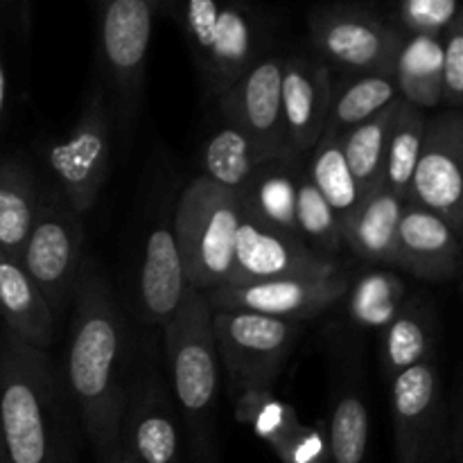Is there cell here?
<instances>
[{"instance_id":"1f68e13d","label":"cell","mask_w":463,"mask_h":463,"mask_svg":"<svg viewBox=\"0 0 463 463\" xmlns=\"http://www.w3.org/2000/svg\"><path fill=\"white\" fill-rule=\"evenodd\" d=\"M425 127H428L425 109L414 107V104L405 102L401 98L396 120H393L392 131H389L383 179H380L384 188L392 190L401 199L410 197L411 176H414L416 161H419Z\"/></svg>"},{"instance_id":"9a60e30c","label":"cell","mask_w":463,"mask_h":463,"mask_svg":"<svg viewBox=\"0 0 463 463\" xmlns=\"http://www.w3.org/2000/svg\"><path fill=\"white\" fill-rule=\"evenodd\" d=\"M226 122L262 143L292 156L283 122V57H258L224 93L217 98Z\"/></svg>"},{"instance_id":"4fadbf2b","label":"cell","mask_w":463,"mask_h":463,"mask_svg":"<svg viewBox=\"0 0 463 463\" xmlns=\"http://www.w3.org/2000/svg\"><path fill=\"white\" fill-rule=\"evenodd\" d=\"M348 285H351V274L339 271L321 279H279L249 285H222L203 297L211 310L256 312V315L303 324L337 306Z\"/></svg>"},{"instance_id":"2e32d148","label":"cell","mask_w":463,"mask_h":463,"mask_svg":"<svg viewBox=\"0 0 463 463\" xmlns=\"http://www.w3.org/2000/svg\"><path fill=\"white\" fill-rule=\"evenodd\" d=\"M235 419L253 430L283 463H328L324 425H307L271 389L235 393Z\"/></svg>"},{"instance_id":"5bb4252c","label":"cell","mask_w":463,"mask_h":463,"mask_svg":"<svg viewBox=\"0 0 463 463\" xmlns=\"http://www.w3.org/2000/svg\"><path fill=\"white\" fill-rule=\"evenodd\" d=\"M179 414L170 384L156 369L134 378L120 430V448L134 463H184Z\"/></svg>"},{"instance_id":"83f0119b","label":"cell","mask_w":463,"mask_h":463,"mask_svg":"<svg viewBox=\"0 0 463 463\" xmlns=\"http://www.w3.org/2000/svg\"><path fill=\"white\" fill-rule=\"evenodd\" d=\"M401 98L393 72H362L333 89L328 120H326L324 136H339L353 127L362 125L375 113L383 111L392 102ZM321 136V138H324Z\"/></svg>"},{"instance_id":"ab89813d","label":"cell","mask_w":463,"mask_h":463,"mask_svg":"<svg viewBox=\"0 0 463 463\" xmlns=\"http://www.w3.org/2000/svg\"><path fill=\"white\" fill-rule=\"evenodd\" d=\"M0 463H7V455H5V443H3V428H0Z\"/></svg>"},{"instance_id":"44dd1931","label":"cell","mask_w":463,"mask_h":463,"mask_svg":"<svg viewBox=\"0 0 463 463\" xmlns=\"http://www.w3.org/2000/svg\"><path fill=\"white\" fill-rule=\"evenodd\" d=\"M328 463H366L371 443V411L357 366L348 364L333 380L326 425Z\"/></svg>"},{"instance_id":"f35d334b","label":"cell","mask_w":463,"mask_h":463,"mask_svg":"<svg viewBox=\"0 0 463 463\" xmlns=\"http://www.w3.org/2000/svg\"><path fill=\"white\" fill-rule=\"evenodd\" d=\"M109 463H134V459H131V457L127 455V452L120 448V450H118L116 455H113V459L109 461Z\"/></svg>"},{"instance_id":"7402d4cb","label":"cell","mask_w":463,"mask_h":463,"mask_svg":"<svg viewBox=\"0 0 463 463\" xmlns=\"http://www.w3.org/2000/svg\"><path fill=\"white\" fill-rule=\"evenodd\" d=\"M0 319L3 328L27 346L48 351L52 344L57 317L21 262L3 253H0Z\"/></svg>"},{"instance_id":"e0dca14e","label":"cell","mask_w":463,"mask_h":463,"mask_svg":"<svg viewBox=\"0 0 463 463\" xmlns=\"http://www.w3.org/2000/svg\"><path fill=\"white\" fill-rule=\"evenodd\" d=\"M396 269L432 283L452 280L461 269V233L437 213L407 199L398 222Z\"/></svg>"},{"instance_id":"9c48e42d","label":"cell","mask_w":463,"mask_h":463,"mask_svg":"<svg viewBox=\"0 0 463 463\" xmlns=\"http://www.w3.org/2000/svg\"><path fill=\"white\" fill-rule=\"evenodd\" d=\"M217 357L233 396L249 389H271L301 335L297 321L240 310H213Z\"/></svg>"},{"instance_id":"603a6c76","label":"cell","mask_w":463,"mask_h":463,"mask_svg":"<svg viewBox=\"0 0 463 463\" xmlns=\"http://www.w3.org/2000/svg\"><path fill=\"white\" fill-rule=\"evenodd\" d=\"M306 156H279L262 163L238 190L240 211L262 224L297 233V188Z\"/></svg>"},{"instance_id":"52a82bcc","label":"cell","mask_w":463,"mask_h":463,"mask_svg":"<svg viewBox=\"0 0 463 463\" xmlns=\"http://www.w3.org/2000/svg\"><path fill=\"white\" fill-rule=\"evenodd\" d=\"M163 0H98L99 61L111 109L131 127L143 102L149 43Z\"/></svg>"},{"instance_id":"7a4b0ae2","label":"cell","mask_w":463,"mask_h":463,"mask_svg":"<svg viewBox=\"0 0 463 463\" xmlns=\"http://www.w3.org/2000/svg\"><path fill=\"white\" fill-rule=\"evenodd\" d=\"M77 423L48 351L0 328V428L7 463H75Z\"/></svg>"},{"instance_id":"cb8c5ba5","label":"cell","mask_w":463,"mask_h":463,"mask_svg":"<svg viewBox=\"0 0 463 463\" xmlns=\"http://www.w3.org/2000/svg\"><path fill=\"white\" fill-rule=\"evenodd\" d=\"M258 50L260 36L253 18L235 5H222L211 54L199 68L208 93L220 98L256 61Z\"/></svg>"},{"instance_id":"d590c367","label":"cell","mask_w":463,"mask_h":463,"mask_svg":"<svg viewBox=\"0 0 463 463\" xmlns=\"http://www.w3.org/2000/svg\"><path fill=\"white\" fill-rule=\"evenodd\" d=\"M401 16L411 34L441 36L459 16L457 0H402Z\"/></svg>"},{"instance_id":"484cf974","label":"cell","mask_w":463,"mask_h":463,"mask_svg":"<svg viewBox=\"0 0 463 463\" xmlns=\"http://www.w3.org/2000/svg\"><path fill=\"white\" fill-rule=\"evenodd\" d=\"M437 348V312L425 298L405 301L396 319L383 330L380 364L384 375L393 380L402 371L434 360Z\"/></svg>"},{"instance_id":"f1b7e54d","label":"cell","mask_w":463,"mask_h":463,"mask_svg":"<svg viewBox=\"0 0 463 463\" xmlns=\"http://www.w3.org/2000/svg\"><path fill=\"white\" fill-rule=\"evenodd\" d=\"M348 319L357 328L384 330L407 301V289L401 276L392 269H366L351 276L346 294Z\"/></svg>"},{"instance_id":"d6a6232c","label":"cell","mask_w":463,"mask_h":463,"mask_svg":"<svg viewBox=\"0 0 463 463\" xmlns=\"http://www.w3.org/2000/svg\"><path fill=\"white\" fill-rule=\"evenodd\" d=\"M306 156L303 165H306L307 179L342 220L357 206V202L362 199V190L348 170L339 138L324 136Z\"/></svg>"},{"instance_id":"7c38bea8","label":"cell","mask_w":463,"mask_h":463,"mask_svg":"<svg viewBox=\"0 0 463 463\" xmlns=\"http://www.w3.org/2000/svg\"><path fill=\"white\" fill-rule=\"evenodd\" d=\"M407 199L437 213L457 233H463V118L459 109H448L428 120Z\"/></svg>"},{"instance_id":"5b68a950","label":"cell","mask_w":463,"mask_h":463,"mask_svg":"<svg viewBox=\"0 0 463 463\" xmlns=\"http://www.w3.org/2000/svg\"><path fill=\"white\" fill-rule=\"evenodd\" d=\"M240 203L233 190L199 176L181 193L172 217V233L194 292L226 285L233 265Z\"/></svg>"},{"instance_id":"ba28073f","label":"cell","mask_w":463,"mask_h":463,"mask_svg":"<svg viewBox=\"0 0 463 463\" xmlns=\"http://www.w3.org/2000/svg\"><path fill=\"white\" fill-rule=\"evenodd\" d=\"M84 247V217L77 215L54 190H45L18 262L41 289L57 319L66 315L75 297L86 260Z\"/></svg>"},{"instance_id":"8fae6325","label":"cell","mask_w":463,"mask_h":463,"mask_svg":"<svg viewBox=\"0 0 463 463\" xmlns=\"http://www.w3.org/2000/svg\"><path fill=\"white\" fill-rule=\"evenodd\" d=\"M342 271L335 258L312 251L297 233L262 224L240 211L233 265L226 285H249L279 279H321Z\"/></svg>"},{"instance_id":"d6986e66","label":"cell","mask_w":463,"mask_h":463,"mask_svg":"<svg viewBox=\"0 0 463 463\" xmlns=\"http://www.w3.org/2000/svg\"><path fill=\"white\" fill-rule=\"evenodd\" d=\"M184 260L172 226L158 224L149 231L138 274V307L149 326L165 328L184 306L190 292Z\"/></svg>"},{"instance_id":"8d00e7d4","label":"cell","mask_w":463,"mask_h":463,"mask_svg":"<svg viewBox=\"0 0 463 463\" xmlns=\"http://www.w3.org/2000/svg\"><path fill=\"white\" fill-rule=\"evenodd\" d=\"M0 9L14 23H18L23 32L27 30V23H30V0H0Z\"/></svg>"},{"instance_id":"30bf717a","label":"cell","mask_w":463,"mask_h":463,"mask_svg":"<svg viewBox=\"0 0 463 463\" xmlns=\"http://www.w3.org/2000/svg\"><path fill=\"white\" fill-rule=\"evenodd\" d=\"M310 39L330 66L362 75L393 72L405 36L369 9L333 5L310 14Z\"/></svg>"},{"instance_id":"d4e9b609","label":"cell","mask_w":463,"mask_h":463,"mask_svg":"<svg viewBox=\"0 0 463 463\" xmlns=\"http://www.w3.org/2000/svg\"><path fill=\"white\" fill-rule=\"evenodd\" d=\"M43 193L34 170L18 156L0 158V253L18 260Z\"/></svg>"},{"instance_id":"ffe728a7","label":"cell","mask_w":463,"mask_h":463,"mask_svg":"<svg viewBox=\"0 0 463 463\" xmlns=\"http://www.w3.org/2000/svg\"><path fill=\"white\" fill-rule=\"evenodd\" d=\"M405 202L383 184L362 194L357 206L342 217L344 247L371 265L396 267L398 222Z\"/></svg>"},{"instance_id":"f546056e","label":"cell","mask_w":463,"mask_h":463,"mask_svg":"<svg viewBox=\"0 0 463 463\" xmlns=\"http://www.w3.org/2000/svg\"><path fill=\"white\" fill-rule=\"evenodd\" d=\"M441 36L414 34L402 41L398 52L393 68L398 93L419 109L441 104Z\"/></svg>"},{"instance_id":"4dcf8cb0","label":"cell","mask_w":463,"mask_h":463,"mask_svg":"<svg viewBox=\"0 0 463 463\" xmlns=\"http://www.w3.org/2000/svg\"><path fill=\"white\" fill-rule=\"evenodd\" d=\"M398 104H401V98L366 122L339 136L344 158H346L348 170L360 185L362 194L380 185V179H383L384 152H387L389 131L396 120Z\"/></svg>"},{"instance_id":"3957f363","label":"cell","mask_w":463,"mask_h":463,"mask_svg":"<svg viewBox=\"0 0 463 463\" xmlns=\"http://www.w3.org/2000/svg\"><path fill=\"white\" fill-rule=\"evenodd\" d=\"M211 319L206 297L190 289L184 306L163 328L170 393L194 463H217L220 357Z\"/></svg>"},{"instance_id":"6da1fadb","label":"cell","mask_w":463,"mask_h":463,"mask_svg":"<svg viewBox=\"0 0 463 463\" xmlns=\"http://www.w3.org/2000/svg\"><path fill=\"white\" fill-rule=\"evenodd\" d=\"M71 307L66 389L95 457L109 463L120 450L122 419L134 383L129 324L93 260H84Z\"/></svg>"},{"instance_id":"4316f807","label":"cell","mask_w":463,"mask_h":463,"mask_svg":"<svg viewBox=\"0 0 463 463\" xmlns=\"http://www.w3.org/2000/svg\"><path fill=\"white\" fill-rule=\"evenodd\" d=\"M279 156H283V154L265 147V145L258 143L253 136H249L247 131L224 122V127H220V129L206 140V145H203V176L211 179L213 184L222 185V188L238 193L244 185V181H247L262 163Z\"/></svg>"},{"instance_id":"e575fe53","label":"cell","mask_w":463,"mask_h":463,"mask_svg":"<svg viewBox=\"0 0 463 463\" xmlns=\"http://www.w3.org/2000/svg\"><path fill=\"white\" fill-rule=\"evenodd\" d=\"M463 98V18L461 14L441 36V104L459 109Z\"/></svg>"},{"instance_id":"ac0fdd59","label":"cell","mask_w":463,"mask_h":463,"mask_svg":"<svg viewBox=\"0 0 463 463\" xmlns=\"http://www.w3.org/2000/svg\"><path fill=\"white\" fill-rule=\"evenodd\" d=\"M333 99V75L321 61L283 59V122L292 156H306L321 140Z\"/></svg>"},{"instance_id":"8992f818","label":"cell","mask_w":463,"mask_h":463,"mask_svg":"<svg viewBox=\"0 0 463 463\" xmlns=\"http://www.w3.org/2000/svg\"><path fill=\"white\" fill-rule=\"evenodd\" d=\"M45 165L54 193L84 217L98 202L111 167V104L102 77L90 81L71 131L45 149Z\"/></svg>"},{"instance_id":"277c9868","label":"cell","mask_w":463,"mask_h":463,"mask_svg":"<svg viewBox=\"0 0 463 463\" xmlns=\"http://www.w3.org/2000/svg\"><path fill=\"white\" fill-rule=\"evenodd\" d=\"M396 463H461V396L446 401L434 360L392 380Z\"/></svg>"},{"instance_id":"74e56055","label":"cell","mask_w":463,"mask_h":463,"mask_svg":"<svg viewBox=\"0 0 463 463\" xmlns=\"http://www.w3.org/2000/svg\"><path fill=\"white\" fill-rule=\"evenodd\" d=\"M9 104V84H7V71H5L3 50H0V127H3L5 116H7Z\"/></svg>"},{"instance_id":"836d02e7","label":"cell","mask_w":463,"mask_h":463,"mask_svg":"<svg viewBox=\"0 0 463 463\" xmlns=\"http://www.w3.org/2000/svg\"><path fill=\"white\" fill-rule=\"evenodd\" d=\"M294 220H297V235L312 251L337 260L339 251L344 249L342 220L330 208V203L321 197L319 190L312 185V181L307 179L306 165L298 176Z\"/></svg>"}]
</instances>
